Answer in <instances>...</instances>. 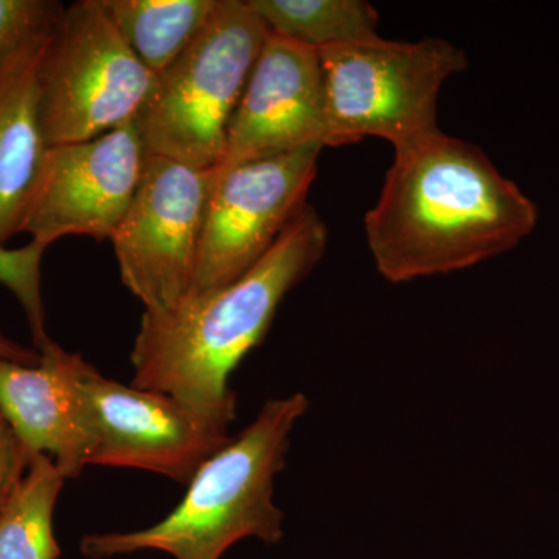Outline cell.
Listing matches in <instances>:
<instances>
[{
	"instance_id": "obj_10",
	"label": "cell",
	"mask_w": 559,
	"mask_h": 559,
	"mask_svg": "<svg viewBox=\"0 0 559 559\" xmlns=\"http://www.w3.org/2000/svg\"><path fill=\"white\" fill-rule=\"evenodd\" d=\"M84 393L94 436L90 466L150 471L186 485L231 439L229 429L180 401L97 369Z\"/></svg>"
},
{
	"instance_id": "obj_3",
	"label": "cell",
	"mask_w": 559,
	"mask_h": 559,
	"mask_svg": "<svg viewBox=\"0 0 559 559\" xmlns=\"http://www.w3.org/2000/svg\"><path fill=\"white\" fill-rule=\"evenodd\" d=\"M308 407L304 393L267 401L248 428L198 469L168 516L134 532L91 533L81 539V554L105 559L159 550L176 559H221L241 539L280 543L285 514L274 502L275 477Z\"/></svg>"
},
{
	"instance_id": "obj_13",
	"label": "cell",
	"mask_w": 559,
	"mask_h": 559,
	"mask_svg": "<svg viewBox=\"0 0 559 559\" xmlns=\"http://www.w3.org/2000/svg\"><path fill=\"white\" fill-rule=\"evenodd\" d=\"M53 31L33 36L0 68V248L21 234L50 148L40 121L39 80Z\"/></svg>"
},
{
	"instance_id": "obj_16",
	"label": "cell",
	"mask_w": 559,
	"mask_h": 559,
	"mask_svg": "<svg viewBox=\"0 0 559 559\" xmlns=\"http://www.w3.org/2000/svg\"><path fill=\"white\" fill-rule=\"evenodd\" d=\"M64 480L49 455L33 457L24 479L0 506V559H60L53 510Z\"/></svg>"
},
{
	"instance_id": "obj_18",
	"label": "cell",
	"mask_w": 559,
	"mask_h": 559,
	"mask_svg": "<svg viewBox=\"0 0 559 559\" xmlns=\"http://www.w3.org/2000/svg\"><path fill=\"white\" fill-rule=\"evenodd\" d=\"M62 11L55 0H0V68L22 44L57 27Z\"/></svg>"
},
{
	"instance_id": "obj_1",
	"label": "cell",
	"mask_w": 559,
	"mask_h": 559,
	"mask_svg": "<svg viewBox=\"0 0 559 559\" xmlns=\"http://www.w3.org/2000/svg\"><path fill=\"white\" fill-rule=\"evenodd\" d=\"M393 151L364 218L388 282L468 270L518 248L538 226L536 202L474 143L439 131Z\"/></svg>"
},
{
	"instance_id": "obj_4",
	"label": "cell",
	"mask_w": 559,
	"mask_h": 559,
	"mask_svg": "<svg viewBox=\"0 0 559 559\" xmlns=\"http://www.w3.org/2000/svg\"><path fill=\"white\" fill-rule=\"evenodd\" d=\"M267 35L248 0H218L189 49L156 76L134 119L146 154L215 170Z\"/></svg>"
},
{
	"instance_id": "obj_14",
	"label": "cell",
	"mask_w": 559,
	"mask_h": 559,
	"mask_svg": "<svg viewBox=\"0 0 559 559\" xmlns=\"http://www.w3.org/2000/svg\"><path fill=\"white\" fill-rule=\"evenodd\" d=\"M135 57L159 75L189 49L218 0H102Z\"/></svg>"
},
{
	"instance_id": "obj_12",
	"label": "cell",
	"mask_w": 559,
	"mask_h": 559,
	"mask_svg": "<svg viewBox=\"0 0 559 559\" xmlns=\"http://www.w3.org/2000/svg\"><path fill=\"white\" fill-rule=\"evenodd\" d=\"M38 352L35 366L0 359V411L32 459L49 455L76 479L94 448L84 384L95 367L51 340Z\"/></svg>"
},
{
	"instance_id": "obj_15",
	"label": "cell",
	"mask_w": 559,
	"mask_h": 559,
	"mask_svg": "<svg viewBox=\"0 0 559 559\" xmlns=\"http://www.w3.org/2000/svg\"><path fill=\"white\" fill-rule=\"evenodd\" d=\"M248 3L272 35L312 50L380 36V14L364 0H248Z\"/></svg>"
},
{
	"instance_id": "obj_8",
	"label": "cell",
	"mask_w": 559,
	"mask_h": 559,
	"mask_svg": "<svg viewBox=\"0 0 559 559\" xmlns=\"http://www.w3.org/2000/svg\"><path fill=\"white\" fill-rule=\"evenodd\" d=\"M322 150L310 145L213 170L190 296L230 285L264 259L307 207Z\"/></svg>"
},
{
	"instance_id": "obj_7",
	"label": "cell",
	"mask_w": 559,
	"mask_h": 559,
	"mask_svg": "<svg viewBox=\"0 0 559 559\" xmlns=\"http://www.w3.org/2000/svg\"><path fill=\"white\" fill-rule=\"evenodd\" d=\"M213 170L146 154L131 207L110 238L123 285L160 314L193 286Z\"/></svg>"
},
{
	"instance_id": "obj_20",
	"label": "cell",
	"mask_w": 559,
	"mask_h": 559,
	"mask_svg": "<svg viewBox=\"0 0 559 559\" xmlns=\"http://www.w3.org/2000/svg\"><path fill=\"white\" fill-rule=\"evenodd\" d=\"M0 359L24 364V366H35L39 362L40 355L38 349L24 347L0 333Z\"/></svg>"
},
{
	"instance_id": "obj_6",
	"label": "cell",
	"mask_w": 559,
	"mask_h": 559,
	"mask_svg": "<svg viewBox=\"0 0 559 559\" xmlns=\"http://www.w3.org/2000/svg\"><path fill=\"white\" fill-rule=\"evenodd\" d=\"M156 75L117 31L102 0L64 7L40 68L49 146L87 142L134 120Z\"/></svg>"
},
{
	"instance_id": "obj_2",
	"label": "cell",
	"mask_w": 559,
	"mask_h": 559,
	"mask_svg": "<svg viewBox=\"0 0 559 559\" xmlns=\"http://www.w3.org/2000/svg\"><path fill=\"white\" fill-rule=\"evenodd\" d=\"M329 230L307 204L274 248L237 282L193 294L160 314L143 312L131 352L134 388L153 390L229 429L231 371L259 347L280 304L325 253Z\"/></svg>"
},
{
	"instance_id": "obj_19",
	"label": "cell",
	"mask_w": 559,
	"mask_h": 559,
	"mask_svg": "<svg viewBox=\"0 0 559 559\" xmlns=\"http://www.w3.org/2000/svg\"><path fill=\"white\" fill-rule=\"evenodd\" d=\"M32 460V455L0 411V506L24 479Z\"/></svg>"
},
{
	"instance_id": "obj_9",
	"label": "cell",
	"mask_w": 559,
	"mask_h": 559,
	"mask_svg": "<svg viewBox=\"0 0 559 559\" xmlns=\"http://www.w3.org/2000/svg\"><path fill=\"white\" fill-rule=\"evenodd\" d=\"M145 162L134 120L87 142L50 146L21 234L47 248L69 235L110 240L138 193Z\"/></svg>"
},
{
	"instance_id": "obj_17",
	"label": "cell",
	"mask_w": 559,
	"mask_h": 559,
	"mask_svg": "<svg viewBox=\"0 0 559 559\" xmlns=\"http://www.w3.org/2000/svg\"><path fill=\"white\" fill-rule=\"evenodd\" d=\"M46 250L47 246L36 241L20 249L0 248V285L9 288L20 300L36 349L43 348L50 341L40 293V263Z\"/></svg>"
},
{
	"instance_id": "obj_11",
	"label": "cell",
	"mask_w": 559,
	"mask_h": 559,
	"mask_svg": "<svg viewBox=\"0 0 559 559\" xmlns=\"http://www.w3.org/2000/svg\"><path fill=\"white\" fill-rule=\"evenodd\" d=\"M325 91L318 50L267 35L231 117L215 171L305 146L325 148Z\"/></svg>"
},
{
	"instance_id": "obj_5",
	"label": "cell",
	"mask_w": 559,
	"mask_h": 559,
	"mask_svg": "<svg viewBox=\"0 0 559 559\" xmlns=\"http://www.w3.org/2000/svg\"><path fill=\"white\" fill-rule=\"evenodd\" d=\"M325 91V146L367 138L393 150L441 131L439 95L468 68L465 51L439 38L373 39L319 50Z\"/></svg>"
}]
</instances>
